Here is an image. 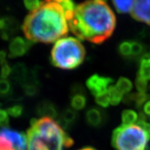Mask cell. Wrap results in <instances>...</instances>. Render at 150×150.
I'll use <instances>...</instances> for the list:
<instances>
[{
    "label": "cell",
    "instance_id": "cell-7",
    "mask_svg": "<svg viewBox=\"0 0 150 150\" xmlns=\"http://www.w3.org/2000/svg\"><path fill=\"white\" fill-rule=\"evenodd\" d=\"M131 15L137 21L150 25V0H135Z\"/></svg>",
    "mask_w": 150,
    "mask_h": 150
},
{
    "label": "cell",
    "instance_id": "cell-25",
    "mask_svg": "<svg viewBox=\"0 0 150 150\" xmlns=\"http://www.w3.org/2000/svg\"><path fill=\"white\" fill-rule=\"evenodd\" d=\"M8 114L13 117H19L24 112V108L21 105H15L7 108Z\"/></svg>",
    "mask_w": 150,
    "mask_h": 150
},
{
    "label": "cell",
    "instance_id": "cell-30",
    "mask_svg": "<svg viewBox=\"0 0 150 150\" xmlns=\"http://www.w3.org/2000/svg\"><path fill=\"white\" fill-rule=\"evenodd\" d=\"M143 112L146 115L150 117V99L146 102V104L143 106Z\"/></svg>",
    "mask_w": 150,
    "mask_h": 150
},
{
    "label": "cell",
    "instance_id": "cell-1",
    "mask_svg": "<svg viewBox=\"0 0 150 150\" xmlns=\"http://www.w3.org/2000/svg\"><path fill=\"white\" fill-rule=\"evenodd\" d=\"M68 24L71 31L79 39L100 44L112 35L116 17L104 1L87 0L76 6L74 15Z\"/></svg>",
    "mask_w": 150,
    "mask_h": 150
},
{
    "label": "cell",
    "instance_id": "cell-9",
    "mask_svg": "<svg viewBox=\"0 0 150 150\" xmlns=\"http://www.w3.org/2000/svg\"><path fill=\"white\" fill-rule=\"evenodd\" d=\"M18 23L14 18H0V32L3 40H9L18 31Z\"/></svg>",
    "mask_w": 150,
    "mask_h": 150
},
{
    "label": "cell",
    "instance_id": "cell-12",
    "mask_svg": "<svg viewBox=\"0 0 150 150\" xmlns=\"http://www.w3.org/2000/svg\"><path fill=\"white\" fill-rule=\"evenodd\" d=\"M37 114L42 117H50L56 119L59 117V113L57 106L52 101L48 100L41 101L36 108Z\"/></svg>",
    "mask_w": 150,
    "mask_h": 150
},
{
    "label": "cell",
    "instance_id": "cell-2",
    "mask_svg": "<svg viewBox=\"0 0 150 150\" xmlns=\"http://www.w3.org/2000/svg\"><path fill=\"white\" fill-rule=\"evenodd\" d=\"M22 30L30 42L50 44L66 36L69 24L63 7L57 2H44L25 18Z\"/></svg>",
    "mask_w": 150,
    "mask_h": 150
},
{
    "label": "cell",
    "instance_id": "cell-32",
    "mask_svg": "<svg viewBox=\"0 0 150 150\" xmlns=\"http://www.w3.org/2000/svg\"><path fill=\"white\" fill-rule=\"evenodd\" d=\"M63 0H44V2H57V3L59 4L60 5L62 2H63Z\"/></svg>",
    "mask_w": 150,
    "mask_h": 150
},
{
    "label": "cell",
    "instance_id": "cell-16",
    "mask_svg": "<svg viewBox=\"0 0 150 150\" xmlns=\"http://www.w3.org/2000/svg\"><path fill=\"white\" fill-rule=\"evenodd\" d=\"M112 2L118 13L125 14L131 11L135 0H112Z\"/></svg>",
    "mask_w": 150,
    "mask_h": 150
},
{
    "label": "cell",
    "instance_id": "cell-13",
    "mask_svg": "<svg viewBox=\"0 0 150 150\" xmlns=\"http://www.w3.org/2000/svg\"><path fill=\"white\" fill-rule=\"evenodd\" d=\"M78 114L74 109L66 108L59 116V124L63 128L68 129L73 125L77 120Z\"/></svg>",
    "mask_w": 150,
    "mask_h": 150
},
{
    "label": "cell",
    "instance_id": "cell-19",
    "mask_svg": "<svg viewBox=\"0 0 150 150\" xmlns=\"http://www.w3.org/2000/svg\"><path fill=\"white\" fill-rule=\"evenodd\" d=\"M115 87L122 95H124V94L129 93V91H131L133 85L130 80L124 77H121L117 80Z\"/></svg>",
    "mask_w": 150,
    "mask_h": 150
},
{
    "label": "cell",
    "instance_id": "cell-29",
    "mask_svg": "<svg viewBox=\"0 0 150 150\" xmlns=\"http://www.w3.org/2000/svg\"><path fill=\"white\" fill-rule=\"evenodd\" d=\"M11 74V69L9 67L8 63L1 64V72H0V76L1 79H7L10 75Z\"/></svg>",
    "mask_w": 150,
    "mask_h": 150
},
{
    "label": "cell",
    "instance_id": "cell-8",
    "mask_svg": "<svg viewBox=\"0 0 150 150\" xmlns=\"http://www.w3.org/2000/svg\"><path fill=\"white\" fill-rule=\"evenodd\" d=\"M33 43L28 40H25L21 37H17L11 40L9 44L8 57L16 58L22 57L28 53Z\"/></svg>",
    "mask_w": 150,
    "mask_h": 150
},
{
    "label": "cell",
    "instance_id": "cell-11",
    "mask_svg": "<svg viewBox=\"0 0 150 150\" xmlns=\"http://www.w3.org/2000/svg\"><path fill=\"white\" fill-rule=\"evenodd\" d=\"M86 120L87 124L92 127H101L105 121V112L98 108H90L86 111Z\"/></svg>",
    "mask_w": 150,
    "mask_h": 150
},
{
    "label": "cell",
    "instance_id": "cell-14",
    "mask_svg": "<svg viewBox=\"0 0 150 150\" xmlns=\"http://www.w3.org/2000/svg\"><path fill=\"white\" fill-rule=\"evenodd\" d=\"M29 74L30 72L24 63H17L11 69V77L15 82L20 83L21 86L28 78Z\"/></svg>",
    "mask_w": 150,
    "mask_h": 150
},
{
    "label": "cell",
    "instance_id": "cell-21",
    "mask_svg": "<svg viewBox=\"0 0 150 150\" xmlns=\"http://www.w3.org/2000/svg\"><path fill=\"white\" fill-rule=\"evenodd\" d=\"M118 51L124 57H132V43L131 41H123L120 43L118 47Z\"/></svg>",
    "mask_w": 150,
    "mask_h": 150
},
{
    "label": "cell",
    "instance_id": "cell-3",
    "mask_svg": "<svg viewBox=\"0 0 150 150\" xmlns=\"http://www.w3.org/2000/svg\"><path fill=\"white\" fill-rule=\"evenodd\" d=\"M27 140V150H64L74 143L60 124L50 117L32 119Z\"/></svg>",
    "mask_w": 150,
    "mask_h": 150
},
{
    "label": "cell",
    "instance_id": "cell-35",
    "mask_svg": "<svg viewBox=\"0 0 150 150\" xmlns=\"http://www.w3.org/2000/svg\"><path fill=\"white\" fill-rule=\"evenodd\" d=\"M149 150H150V149H149Z\"/></svg>",
    "mask_w": 150,
    "mask_h": 150
},
{
    "label": "cell",
    "instance_id": "cell-4",
    "mask_svg": "<svg viewBox=\"0 0 150 150\" xmlns=\"http://www.w3.org/2000/svg\"><path fill=\"white\" fill-rule=\"evenodd\" d=\"M86 51L77 38L69 37L57 40L51 50V63L62 69H73L83 63Z\"/></svg>",
    "mask_w": 150,
    "mask_h": 150
},
{
    "label": "cell",
    "instance_id": "cell-15",
    "mask_svg": "<svg viewBox=\"0 0 150 150\" xmlns=\"http://www.w3.org/2000/svg\"><path fill=\"white\" fill-rule=\"evenodd\" d=\"M150 99V95L146 93H133L126 95L124 99V102L127 104H133L135 105L136 108L140 109L144 106L146 101Z\"/></svg>",
    "mask_w": 150,
    "mask_h": 150
},
{
    "label": "cell",
    "instance_id": "cell-20",
    "mask_svg": "<svg viewBox=\"0 0 150 150\" xmlns=\"http://www.w3.org/2000/svg\"><path fill=\"white\" fill-rule=\"evenodd\" d=\"M108 91L110 97V105L116 106L122 101L123 95L117 89L115 86H110L108 88Z\"/></svg>",
    "mask_w": 150,
    "mask_h": 150
},
{
    "label": "cell",
    "instance_id": "cell-26",
    "mask_svg": "<svg viewBox=\"0 0 150 150\" xmlns=\"http://www.w3.org/2000/svg\"><path fill=\"white\" fill-rule=\"evenodd\" d=\"M24 4L27 9L30 11H34L38 9L44 4L40 0H24Z\"/></svg>",
    "mask_w": 150,
    "mask_h": 150
},
{
    "label": "cell",
    "instance_id": "cell-17",
    "mask_svg": "<svg viewBox=\"0 0 150 150\" xmlns=\"http://www.w3.org/2000/svg\"><path fill=\"white\" fill-rule=\"evenodd\" d=\"M123 125H133L139 120V114L133 110H125L121 115Z\"/></svg>",
    "mask_w": 150,
    "mask_h": 150
},
{
    "label": "cell",
    "instance_id": "cell-6",
    "mask_svg": "<svg viewBox=\"0 0 150 150\" xmlns=\"http://www.w3.org/2000/svg\"><path fill=\"white\" fill-rule=\"evenodd\" d=\"M114 80L110 77L95 74L91 76L86 81V86L94 96H98L108 92V88L112 86Z\"/></svg>",
    "mask_w": 150,
    "mask_h": 150
},
{
    "label": "cell",
    "instance_id": "cell-24",
    "mask_svg": "<svg viewBox=\"0 0 150 150\" xmlns=\"http://www.w3.org/2000/svg\"><path fill=\"white\" fill-rule=\"evenodd\" d=\"M132 43V57H138L143 55V45L139 41H131Z\"/></svg>",
    "mask_w": 150,
    "mask_h": 150
},
{
    "label": "cell",
    "instance_id": "cell-27",
    "mask_svg": "<svg viewBox=\"0 0 150 150\" xmlns=\"http://www.w3.org/2000/svg\"><path fill=\"white\" fill-rule=\"evenodd\" d=\"M136 87L139 93H146V91L148 89L147 80L137 76V79H136Z\"/></svg>",
    "mask_w": 150,
    "mask_h": 150
},
{
    "label": "cell",
    "instance_id": "cell-31",
    "mask_svg": "<svg viewBox=\"0 0 150 150\" xmlns=\"http://www.w3.org/2000/svg\"><path fill=\"white\" fill-rule=\"evenodd\" d=\"M6 53L5 50H0V65L6 63Z\"/></svg>",
    "mask_w": 150,
    "mask_h": 150
},
{
    "label": "cell",
    "instance_id": "cell-10",
    "mask_svg": "<svg viewBox=\"0 0 150 150\" xmlns=\"http://www.w3.org/2000/svg\"><path fill=\"white\" fill-rule=\"evenodd\" d=\"M71 106L74 110H82L87 104V98L83 87L76 85L72 88L70 95Z\"/></svg>",
    "mask_w": 150,
    "mask_h": 150
},
{
    "label": "cell",
    "instance_id": "cell-18",
    "mask_svg": "<svg viewBox=\"0 0 150 150\" xmlns=\"http://www.w3.org/2000/svg\"><path fill=\"white\" fill-rule=\"evenodd\" d=\"M137 76L147 81L150 80V59H140V64Z\"/></svg>",
    "mask_w": 150,
    "mask_h": 150
},
{
    "label": "cell",
    "instance_id": "cell-5",
    "mask_svg": "<svg viewBox=\"0 0 150 150\" xmlns=\"http://www.w3.org/2000/svg\"><path fill=\"white\" fill-rule=\"evenodd\" d=\"M149 134L139 125H123L115 129L112 146L117 150H146Z\"/></svg>",
    "mask_w": 150,
    "mask_h": 150
},
{
    "label": "cell",
    "instance_id": "cell-23",
    "mask_svg": "<svg viewBox=\"0 0 150 150\" xmlns=\"http://www.w3.org/2000/svg\"><path fill=\"white\" fill-rule=\"evenodd\" d=\"M95 102L97 103L99 106L103 107V108L108 107L109 105L110 104V97L108 91L96 96L95 97Z\"/></svg>",
    "mask_w": 150,
    "mask_h": 150
},
{
    "label": "cell",
    "instance_id": "cell-33",
    "mask_svg": "<svg viewBox=\"0 0 150 150\" xmlns=\"http://www.w3.org/2000/svg\"><path fill=\"white\" fill-rule=\"evenodd\" d=\"M79 150H96L95 149L92 148V147H85V148H82V149H80Z\"/></svg>",
    "mask_w": 150,
    "mask_h": 150
},
{
    "label": "cell",
    "instance_id": "cell-28",
    "mask_svg": "<svg viewBox=\"0 0 150 150\" xmlns=\"http://www.w3.org/2000/svg\"><path fill=\"white\" fill-rule=\"evenodd\" d=\"M9 124V117L7 110L0 109V127H7Z\"/></svg>",
    "mask_w": 150,
    "mask_h": 150
},
{
    "label": "cell",
    "instance_id": "cell-34",
    "mask_svg": "<svg viewBox=\"0 0 150 150\" xmlns=\"http://www.w3.org/2000/svg\"><path fill=\"white\" fill-rule=\"evenodd\" d=\"M101 1H104V2H105V1H106V0H101Z\"/></svg>",
    "mask_w": 150,
    "mask_h": 150
},
{
    "label": "cell",
    "instance_id": "cell-22",
    "mask_svg": "<svg viewBox=\"0 0 150 150\" xmlns=\"http://www.w3.org/2000/svg\"><path fill=\"white\" fill-rule=\"evenodd\" d=\"M12 88L8 80L0 79V97H6L11 94Z\"/></svg>",
    "mask_w": 150,
    "mask_h": 150
}]
</instances>
